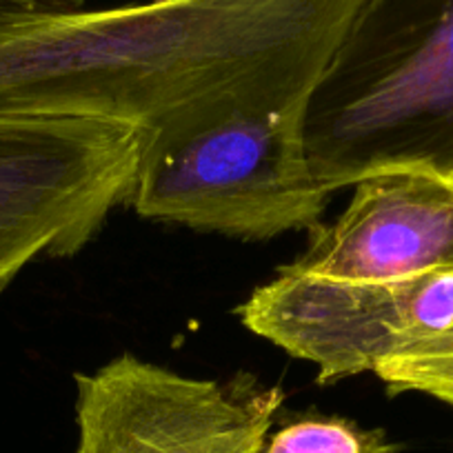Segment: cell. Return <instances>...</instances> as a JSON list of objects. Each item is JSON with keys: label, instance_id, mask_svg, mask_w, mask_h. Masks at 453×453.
Masks as SVG:
<instances>
[{"label": "cell", "instance_id": "obj_1", "mask_svg": "<svg viewBox=\"0 0 453 453\" xmlns=\"http://www.w3.org/2000/svg\"><path fill=\"white\" fill-rule=\"evenodd\" d=\"M360 0H0V116L173 132L309 98Z\"/></svg>", "mask_w": 453, "mask_h": 453}, {"label": "cell", "instance_id": "obj_2", "mask_svg": "<svg viewBox=\"0 0 453 453\" xmlns=\"http://www.w3.org/2000/svg\"><path fill=\"white\" fill-rule=\"evenodd\" d=\"M318 180L453 165V0H360L304 113Z\"/></svg>", "mask_w": 453, "mask_h": 453}, {"label": "cell", "instance_id": "obj_3", "mask_svg": "<svg viewBox=\"0 0 453 453\" xmlns=\"http://www.w3.org/2000/svg\"><path fill=\"white\" fill-rule=\"evenodd\" d=\"M307 103L242 104L147 134L125 204L150 220L242 241L313 229L334 194L309 160Z\"/></svg>", "mask_w": 453, "mask_h": 453}, {"label": "cell", "instance_id": "obj_4", "mask_svg": "<svg viewBox=\"0 0 453 453\" xmlns=\"http://www.w3.org/2000/svg\"><path fill=\"white\" fill-rule=\"evenodd\" d=\"M147 129L65 116H0V294L38 258L85 250L127 203Z\"/></svg>", "mask_w": 453, "mask_h": 453}, {"label": "cell", "instance_id": "obj_5", "mask_svg": "<svg viewBox=\"0 0 453 453\" xmlns=\"http://www.w3.org/2000/svg\"><path fill=\"white\" fill-rule=\"evenodd\" d=\"M282 403L250 373L203 380L120 354L76 373V453H263Z\"/></svg>", "mask_w": 453, "mask_h": 453}, {"label": "cell", "instance_id": "obj_6", "mask_svg": "<svg viewBox=\"0 0 453 453\" xmlns=\"http://www.w3.org/2000/svg\"><path fill=\"white\" fill-rule=\"evenodd\" d=\"M238 316L251 334L316 365L318 385H331L373 373L387 356L453 331V269L380 282L278 272Z\"/></svg>", "mask_w": 453, "mask_h": 453}, {"label": "cell", "instance_id": "obj_7", "mask_svg": "<svg viewBox=\"0 0 453 453\" xmlns=\"http://www.w3.org/2000/svg\"><path fill=\"white\" fill-rule=\"evenodd\" d=\"M331 225L309 229L296 276L380 282L453 269V185L442 169L404 167L358 180Z\"/></svg>", "mask_w": 453, "mask_h": 453}, {"label": "cell", "instance_id": "obj_8", "mask_svg": "<svg viewBox=\"0 0 453 453\" xmlns=\"http://www.w3.org/2000/svg\"><path fill=\"white\" fill-rule=\"evenodd\" d=\"M385 429H365L340 416L309 413L272 431L263 453H398Z\"/></svg>", "mask_w": 453, "mask_h": 453}, {"label": "cell", "instance_id": "obj_9", "mask_svg": "<svg viewBox=\"0 0 453 453\" xmlns=\"http://www.w3.org/2000/svg\"><path fill=\"white\" fill-rule=\"evenodd\" d=\"M373 373L391 394L416 391L453 407V331L418 340L407 349L387 356Z\"/></svg>", "mask_w": 453, "mask_h": 453}, {"label": "cell", "instance_id": "obj_10", "mask_svg": "<svg viewBox=\"0 0 453 453\" xmlns=\"http://www.w3.org/2000/svg\"><path fill=\"white\" fill-rule=\"evenodd\" d=\"M447 176H449V180H451V185H453V165L447 169Z\"/></svg>", "mask_w": 453, "mask_h": 453}]
</instances>
